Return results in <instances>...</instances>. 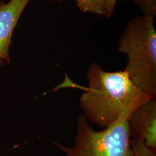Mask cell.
I'll return each mask as SVG.
<instances>
[{
  "label": "cell",
  "mask_w": 156,
  "mask_h": 156,
  "mask_svg": "<svg viewBox=\"0 0 156 156\" xmlns=\"http://www.w3.org/2000/svg\"><path fill=\"white\" fill-rule=\"evenodd\" d=\"M131 140H140L156 151V100L153 98L138 108L128 120Z\"/></svg>",
  "instance_id": "obj_4"
},
{
  "label": "cell",
  "mask_w": 156,
  "mask_h": 156,
  "mask_svg": "<svg viewBox=\"0 0 156 156\" xmlns=\"http://www.w3.org/2000/svg\"><path fill=\"white\" fill-rule=\"evenodd\" d=\"M154 17L131 19L119 39V52L127 56L126 69L132 82L153 98L156 97V31Z\"/></svg>",
  "instance_id": "obj_2"
},
{
  "label": "cell",
  "mask_w": 156,
  "mask_h": 156,
  "mask_svg": "<svg viewBox=\"0 0 156 156\" xmlns=\"http://www.w3.org/2000/svg\"><path fill=\"white\" fill-rule=\"evenodd\" d=\"M30 0H10L0 2V66L10 62L9 50L17 23Z\"/></svg>",
  "instance_id": "obj_5"
},
{
  "label": "cell",
  "mask_w": 156,
  "mask_h": 156,
  "mask_svg": "<svg viewBox=\"0 0 156 156\" xmlns=\"http://www.w3.org/2000/svg\"><path fill=\"white\" fill-rule=\"evenodd\" d=\"M105 1H106L105 16L106 17V18H110L113 14L117 0H105Z\"/></svg>",
  "instance_id": "obj_9"
},
{
  "label": "cell",
  "mask_w": 156,
  "mask_h": 156,
  "mask_svg": "<svg viewBox=\"0 0 156 156\" xmlns=\"http://www.w3.org/2000/svg\"><path fill=\"white\" fill-rule=\"evenodd\" d=\"M131 145L134 156H156V151L147 147L142 141L131 140Z\"/></svg>",
  "instance_id": "obj_7"
},
{
  "label": "cell",
  "mask_w": 156,
  "mask_h": 156,
  "mask_svg": "<svg viewBox=\"0 0 156 156\" xmlns=\"http://www.w3.org/2000/svg\"><path fill=\"white\" fill-rule=\"evenodd\" d=\"M128 119H122L101 131H96L82 114L78 117L73 145L55 142L65 156H134Z\"/></svg>",
  "instance_id": "obj_3"
},
{
  "label": "cell",
  "mask_w": 156,
  "mask_h": 156,
  "mask_svg": "<svg viewBox=\"0 0 156 156\" xmlns=\"http://www.w3.org/2000/svg\"><path fill=\"white\" fill-rule=\"evenodd\" d=\"M79 9L83 12H89L100 16H105V0H76Z\"/></svg>",
  "instance_id": "obj_6"
},
{
  "label": "cell",
  "mask_w": 156,
  "mask_h": 156,
  "mask_svg": "<svg viewBox=\"0 0 156 156\" xmlns=\"http://www.w3.org/2000/svg\"><path fill=\"white\" fill-rule=\"evenodd\" d=\"M87 86L80 96L82 115L102 129L120 119H128L138 108L153 98L132 82L125 69L108 72L92 62L87 71Z\"/></svg>",
  "instance_id": "obj_1"
},
{
  "label": "cell",
  "mask_w": 156,
  "mask_h": 156,
  "mask_svg": "<svg viewBox=\"0 0 156 156\" xmlns=\"http://www.w3.org/2000/svg\"><path fill=\"white\" fill-rule=\"evenodd\" d=\"M56 1H62V0H56Z\"/></svg>",
  "instance_id": "obj_10"
},
{
  "label": "cell",
  "mask_w": 156,
  "mask_h": 156,
  "mask_svg": "<svg viewBox=\"0 0 156 156\" xmlns=\"http://www.w3.org/2000/svg\"><path fill=\"white\" fill-rule=\"evenodd\" d=\"M131 1L138 6L145 15L155 17L156 15V0H122Z\"/></svg>",
  "instance_id": "obj_8"
}]
</instances>
